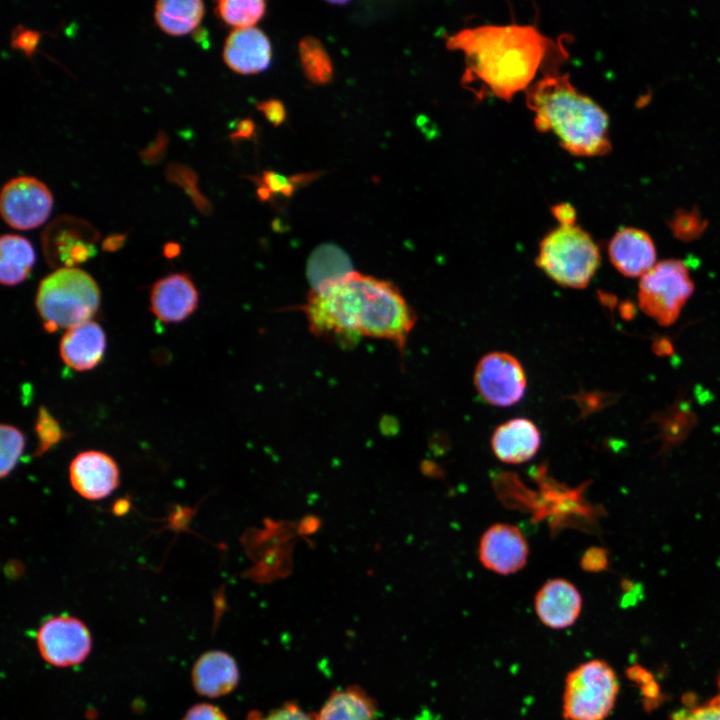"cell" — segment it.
Returning <instances> with one entry per match:
<instances>
[{
	"mask_svg": "<svg viewBox=\"0 0 720 720\" xmlns=\"http://www.w3.org/2000/svg\"><path fill=\"white\" fill-rule=\"evenodd\" d=\"M621 315L625 319H631L635 315V308L631 303H624L620 309Z\"/></svg>",
	"mask_w": 720,
	"mask_h": 720,
	"instance_id": "47",
	"label": "cell"
},
{
	"mask_svg": "<svg viewBox=\"0 0 720 720\" xmlns=\"http://www.w3.org/2000/svg\"><path fill=\"white\" fill-rule=\"evenodd\" d=\"M619 682L604 660L581 663L567 673L562 698L565 720H606L613 710Z\"/></svg>",
	"mask_w": 720,
	"mask_h": 720,
	"instance_id": "6",
	"label": "cell"
},
{
	"mask_svg": "<svg viewBox=\"0 0 720 720\" xmlns=\"http://www.w3.org/2000/svg\"><path fill=\"white\" fill-rule=\"evenodd\" d=\"M260 720H315V715L307 713L296 704L287 703L274 709Z\"/></svg>",
	"mask_w": 720,
	"mask_h": 720,
	"instance_id": "35",
	"label": "cell"
},
{
	"mask_svg": "<svg viewBox=\"0 0 720 720\" xmlns=\"http://www.w3.org/2000/svg\"><path fill=\"white\" fill-rule=\"evenodd\" d=\"M69 480L72 488L83 498L100 500L118 487L119 468L107 453L87 450L77 454L71 461Z\"/></svg>",
	"mask_w": 720,
	"mask_h": 720,
	"instance_id": "13",
	"label": "cell"
},
{
	"mask_svg": "<svg viewBox=\"0 0 720 720\" xmlns=\"http://www.w3.org/2000/svg\"><path fill=\"white\" fill-rule=\"evenodd\" d=\"M182 720H228V718L217 706L200 703L192 706Z\"/></svg>",
	"mask_w": 720,
	"mask_h": 720,
	"instance_id": "36",
	"label": "cell"
},
{
	"mask_svg": "<svg viewBox=\"0 0 720 720\" xmlns=\"http://www.w3.org/2000/svg\"><path fill=\"white\" fill-rule=\"evenodd\" d=\"M180 247L176 243H167L164 247V254L166 257L171 258L179 254Z\"/></svg>",
	"mask_w": 720,
	"mask_h": 720,
	"instance_id": "46",
	"label": "cell"
},
{
	"mask_svg": "<svg viewBox=\"0 0 720 720\" xmlns=\"http://www.w3.org/2000/svg\"><path fill=\"white\" fill-rule=\"evenodd\" d=\"M315 720H377V706L363 689L348 687L332 692Z\"/></svg>",
	"mask_w": 720,
	"mask_h": 720,
	"instance_id": "21",
	"label": "cell"
},
{
	"mask_svg": "<svg viewBox=\"0 0 720 720\" xmlns=\"http://www.w3.org/2000/svg\"><path fill=\"white\" fill-rule=\"evenodd\" d=\"M168 138L161 131L156 139L150 143L144 150L140 152V156L144 162L155 164L159 162L167 149Z\"/></svg>",
	"mask_w": 720,
	"mask_h": 720,
	"instance_id": "38",
	"label": "cell"
},
{
	"mask_svg": "<svg viewBox=\"0 0 720 720\" xmlns=\"http://www.w3.org/2000/svg\"><path fill=\"white\" fill-rule=\"evenodd\" d=\"M298 52L306 78L317 85L329 83L333 78V63L321 41L306 36L299 41Z\"/></svg>",
	"mask_w": 720,
	"mask_h": 720,
	"instance_id": "25",
	"label": "cell"
},
{
	"mask_svg": "<svg viewBox=\"0 0 720 720\" xmlns=\"http://www.w3.org/2000/svg\"><path fill=\"white\" fill-rule=\"evenodd\" d=\"M199 293L186 273H173L157 280L151 290L150 309L161 321L176 323L197 308Z\"/></svg>",
	"mask_w": 720,
	"mask_h": 720,
	"instance_id": "14",
	"label": "cell"
},
{
	"mask_svg": "<svg viewBox=\"0 0 720 720\" xmlns=\"http://www.w3.org/2000/svg\"><path fill=\"white\" fill-rule=\"evenodd\" d=\"M707 225V220L696 208L690 210L680 208L676 210L669 222L674 237L684 242L699 238Z\"/></svg>",
	"mask_w": 720,
	"mask_h": 720,
	"instance_id": "29",
	"label": "cell"
},
{
	"mask_svg": "<svg viewBox=\"0 0 720 720\" xmlns=\"http://www.w3.org/2000/svg\"><path fill=\"white\" fill-rule=\"evenodd\" d=\"M36 645L46 663L67 668L81 664L88 657L92 637L80 619L60 614L42 622L36 632Z\"/></svg>",
	"mask_w": 720,
	"mask_h": 720,
	"instance_id": "8",
	"label": "cell"
},
{
	"mask_svg": "<svg viewBox=\"0 0 720 720\" xmlns=\"http://www.w3.org/2000/svg\"><path fill=\"white\" fill-rule=\"evenodd\" d=\"M718 685H719V688H720V675H719V677H718Z\"/></svg>",
	"mask_w": 720,
	"mask_h": 720,
	"instance_id": "49",
	"label": "cell"
},
{
	"mask_svg": "<svg viewBox=\"0 0 720 720\" xmlns=\"http://www.w3.org/2000/svg\"><path fill=\"white\" fill-rule=\"evenodd\" d=\"M254 180L259 185L266 187L272 196L280 194L284 197H290L296 189L289 177L271 170L264 171L260 178L256 177Z\"/></svg>",
	"mask_w": 720,
	"mask_h": 720,
	"instance_id": "32",
	"label": "cell"
},
{
	"mask_svg": "<svg viewBox=\"0 0 720 720\" xmlns=\"http://www.w3.org/2000/svg\"><path fill=\"white\" fill-rule=\"evenodd\" d=\"M608 255L612 265L622 275L642 277L655 265L656 248L645 231L622 227L610 239Z\"/></svg>",
	"mask_w": 720,
	"mask_h": 720,
	"instance_id": "16",
	"label": "cell"
},
{
	"mask_svg": "<svg viewBox=\"0 0 720 720\" xmlns=\"http://www.w3.org/2000/svg\"><path fill=\"white\" fill-rule=\"evenodd\" d=\"M40 38V32L19 25L11 34V46L22 51L26 56H32L40 42Z\"/></svg>",
	"mask_w": 720,
	"mask_h": 720,
	"instance_id": "33",
	"label": "cell"
},
{
	"mask_svg": "<svg viewBox=\"0 0 720 720\" xmlns=\"http://www.w3.org/2000/svg\"><path fill=\"white\" fill-rule=\"evenodd\" d=\"M311 332L343 342L391 341L403 351L417 317L393 283L356 271L317 291L303 306Z\"/></svg>",
	"mask_w": 720,
	"mask_h": 720,
	"instance_id": "2",
	"label": "cell"
},
{
	"mask_svg": "<svg viewBox=\"0 0 720 720\" xmlns=\"http://www.w3.org/2000/svg\"><path fill=\"white\" fill-rule=\"evenodd\" d=\"M601 263L591 235L577 224L559 225L540 241L536 266L563 288L584 289Z\"/></svg>",
	"mask_w": 720,
	"mask_h": 720,
	"instance_id": "5",
	"label": "cell"
},
{
	"mask_svg": "<svg viewBox=\"0 0 720 720\" xmlns=\"http://www.w3.org/2000/svg\"><path fill=\"white\" fill-rule=\"evenodd\" d=\"M205 6L199 0H160L155 4L158 27L173 36L187 34L201 22Z\"/></svg>",
	"mask_w": 720,
	"mask_h": 720,
	"instance_id": "23",
	"label": "cell"
},
{
	"mask_svg": "<svg viewBox=\"0 0 720 720\" xmlns=\"http://www.w3.org/2000/svg\"><path fill=\"white\" fill-rule=\"evenodd\" d=\"M126 235L114 234L110 235L102 243V248L106 251H115L121 248L125 242Z\"/></svg>",
	"mask_w": 720,
	"mask_h": 720,
	"instance_id": "43",
	"label": "cell"
},
{
	"mask_svg": "<svg viewBox=\"0 0 720 720\" xmlns=\"http://www.w3.org/2000/svg\"><path fill=\"white\" fill-rule=\"evenodd\" d=\"M166 176L171 183L177 184L189 195L201 213L209 214L211 212V204L199 190L198 176L193 170L187 166L173 163L167 166Z\"/></svg>",
	"mask_w": 720,
	"mask_h": 720,
	"instance_id": "28",
	"label": "cell"
},
{
	"mask_svg": "<svg viewBox=\"0 0 720 720\" xmlns=\"http://www.w3.org/2000/svg\"><path fill=\"white\" fill-rule=\"evenodd\" d=\"M320 175H321L320 171L305 172V173H299V174L289 176V179L292 182V184L295 187H297V186L309 184L310 182L317 179Z\"/></svg>",
	"mask_w": 720,
	"mask_h": 720,
	"instance_id": "42",
	"label": "cell"
},
{
	"mask_svg": "<svg viewBox=\"0 0 720 720\" xmlns=\"http://www.w3.org/2000/svg\"><path fill=\"white\" fill-rule=\"evenodd\" d=\"M191 678L198 694L217 698L231 693L236 688L239 682V669L230 654L221 650H210L195 661Z\"/></svg>",
	"mask_w": 720,
	"mask_h": 720,
	"instance_id": "19",
	"label": "cell"
},
{
	"mask_svg": "<svg viewBox=\"0 0 720 720\" xmlns=\"http://www.w3.org/2000/svg\"><path fill=\"white\" fill-rule=\"evenodd\" d=\"M129 502L126 499H119L114 503L113 512L116 515H123L129 510Z\"/></svg>",
	"mask_w": 720,
	"mask_h": 720,
	"instance_id": "45",
	"label": "cell"
},
{
	"mask_svg": "<svg viewBox=\"0 0 720 720\" xmlns=\"http://www.w3.org/2000/svg\"><path fill=\"white\" fill-rule=\"evenodd\" d=\"M541 435L530 419L517 417L500 424L492 434L491 448L495 456L507 464H521L532 459L539 450Z\"/></svg>",
	"mask_w": 720,
	"mask_h": 720,
	"instance_id": "18",
	"label": "cell"
},
{
	"mask_svg": "<svg viewBox=\"0 0 720 720\" xmlns=\"http://www.w3.org/2000/svg\"><path fill=\"white\" fill-rule=\"evenodd\" d=\"M53 197L48 187L34 177L20 176L2 188L0 210L12 228L29 230L43 224L49 217Z\"/></svg>",
	"mask_w": 720,
	"mask_h": 720,
	"instance_id": "11",
	"label": "cell"
},
{
	"mask_svg": "<svg viewBox=\"0 0 720 720\" xmlns=\"http://www.w3.org/2000/svg\"><path fill=\"white\" fill-rule=\"evenodd\" d=\"M551 211L559 225L576 224V211L571 204L559 203L553 206Z\"/></svg>",
	"mask_w": 720,
	"mask_h": 720,
	"instance_id": "39",
	"label": "cell"
},
{
	"mask_svg": "<svg viewBox=\"0 0 720 720\" xmlns=\"http://www.w3.org/2000/svg\"><path fill=\"white\" fill-rule=\"evenodd\" d=\"M354 270L348 256L339 247L325 244L313 251L307 265L311 291L322 289Z\"/></svg>",
	"mask_w": 720,
	"mask_h": 720,
	"instance_id": "24",
	"label": "cell"
},
{
	"mask_svg": "<svg viewBox=\"0 0 720 720\" xmlns=\"http://www.w3.org/2000/svg\"><path fill=\"white\" fill-rule=\"evenodd\" d=\"M255 133V123L252 119L246 118L238 122L236 130L230 135L232 140L249 139Z\"/></svg>",
	"mask_w": 720,
	"mask_h": 720,
	"instance_id": "40",
	"label": "cell"
},
{
	"mask_svg": "<svg viewBox=\"0 0 720 720\" xmlns=\"http://www.w3.org/2000/svg\"><path fill=\"white\" fill-rule=\"evenodd\" d=\"M329 3L334 4V5H345L348 3V1H331Z\"/></svg>",
	"mask_w": 720,
	"mask_h": 720,
	"instance_id": "48",
	"label": "cell"
},
{
	"mask_svg": "<svg viewBox=\"0 0 720 720\" xmlns=\"http://www.w3.org/2000/svg\"><path fill=\"white\" fill-rule=\"evenodd\" d=\"M526 105L541 132L551 131L575 156H601L610 151L609 118L592 98L579 92L567 73L545 72L526 90Z\"/></svg>",
	"mask_w": 720,
	"mask_h": 720,
	"instance_id": "3",
	"label": "cell"
},
{
	"mask_svg": "<svg viewBox=\"0 0 720 720\" xmlns=\"http://www.w3.org/2000/svg\"><path fill=\"white\" fill-rule=\"evenodd\" d=\"M106 348V336L101 326L86 321L69 328L62 337L59 352L63 362L77 371L96 367Z\"/></svg>",
	"mask_w": 720,
	"mask_h": 720,
	"instance_id": "20",
	"label": "cell"
},
{
	"mask_svg": "<svg viewBox=\"0 0 720 720\" xmlns=\"http://www.w3.org/2000/svg\"><path fill=\"white\" fill-rule=\"evenodd\" d=\"M266 2L262 0H221L216 4L217 15L236 29L250 28L265 14Z\"/></svg>",
	"mask_w": 720,
	"mask_h": 720,
	"instance_id": "26",
	"label": "cell"
},
{
	"mask_svg": "<svg viewBox=\"0 0 720 720\" xmlns=\"http://www.w3.org/2000/svg\"><path fill=\"white\" fill-rule=\"evenodd\" d=\"M534 608L545 626L560 630L572 626L582 609V597L568 580L554 578L545 582L537 591Z\"/></svg>",
	"mask_w": 720,
	"mask_h": 720,
	"instance_id": "15",
	"label": "cell"
},
{
	"mask_svg": "<svg viewBox=\"0 0 720 720\" xmlns=\"http://www.w3.org/2000/svg\"><path fill=\"white\" fill-rule=\"evenodd\" d=\"M36 256L32 244L24 237L5 234L0 239V280L3 285L14 286L30 274Z\"/></svg>",
	"mask_w": 720,
	"mask_h": 720,
	"instance_id": "22",
	"label": "cell"
},
{
	"mask_svg": "<svg viewBox=\"0 0 720 720\" xmlns=\"http://www.w3.org/2000/svg\"><path fill=\"white\" fill-rule=\"evenodd\" d=\"M256 107L275 127L281 125L286 119V109L283 103L278 99H269L258 102Z\"/></svg>",
	"mask_w": 720,
	"mask_h": 720,
	"instance_id": "37",
	"label": "cell"
},
{
	"mask_svg": "<svg viewBox=\"0 0 720 720\" xmlns=\"http://www.w3.org/2000/svg\"><path fill=\"white\" fill-rule=\"evenodd\" d=\"M99 233L88 222L62 216L50 223L42 234V247L47 263L54 268H75L96 253Z\"/></svg>",
	"mask_w": 720,
	"mask_h": 720,
	"instance_id": "10",
	"label": "cell"
},
{
	"mask_svg": "<svg viewBox=\"0 0 720 720\" xmlns=\"http://www.w3.org/2000/svg\"><path fill=\"white\" fill-rule=\"evenodd\" d=\"M473 382L482 400L496 407H509L519 402L527 388L521 362L507 352H490L478 361Z\"/></svg>",
	"mask_w": 720,
	"mask_h": 720,
	"instance_id": "9",
	"label": "cell"
},
{
	"mask_svg": "<svg viewBox=\"0 0 720 720\" xmlns=\"http://www.w3.org/2000/svg\"><path fill=\"white\" fill-rule=\"evenodd\" d=\"M529 548L520 529L508 523H496L482 535L479 559L482 565L497 574L510 575L527 563Z\"/></svg>",
	"mask_w": 720,
	"mask_h": 720,
	"instance_id": "12",
	"label": "cell"
},
{
	"mask_svg": "<svg viewBox=\"0 0 720 720\" xmlns=\"http://www.w3.org/2000/svg\"><path fill=\"white\" fill-rule=\"evenodd\" d=\"M35 431L38 438L36 456L42 455L63 438L59 423L43 406L38 410Z\"/></svg>",
	"mask_w": 720,
	"mask_h": 720,
	"instance_id": "30",
	"label": "cell"
},
{
	"mask_svg": "<svg viewBox=\"0 0 720 720\" xmlns=\"http://www.w3.org/2000/svg\"><path fill=\"white\" fill-rule=\"evenodd\" d=\"M320 527V520L312 515L304 517L298 525V533L301 535H311Z\"/></svg>",
	"mask_w": 720,
	"mask_h": 720,
	"instance_id": "41",
	"label": "cell"
},
{
	"mask_svg": "<svg viewBox=\"0 0 720 720\" xmlns=\"http://www.w3.org/2000/svg\"><path fill=\"white\" fill-rule=\"evenodd\" d=\"M271 58L269 38L258 28L235 29L225 41L223 59L236 73L250 75L265 71Z\"/></svg>",
	"mask_w": 720,
	"mask_h": 720,
	"instance_id": "17",
	"label": "cell"
},
{
	"mask_svg": "<svg viewBox=\"0 0 720 720\" xmlns=\"http://www.w3.org/2000/svg\"><path fill=\"white\" fill-rule=\"evenodd\" d=\"M446 46L463 53L467 88L478 97L492 94L507 101L526 90L546 64L555 68L558 58L552 55L567 56L536 26L517 23L463 28L446 38Z\"/></svg>",
	"mask_w": 720,
	"mask_h": 720,
	"instance_id": "1",
	"label": "cell"
},
{
	"mask_svg": "<svg viewBox=\"0 0 720 720\" xmlns=\"http://www.w3.org/2000/svg\"><path fill=\"white\" fill-rule=\"evenodd\" d=\"M580 566L588 572H601L608 568L609 558L607 550L601 547L587 549L580 560Z\"/></svg>",
	"mask_w": 720,
	"mask_h": 720,
	"instance_id": "34",
	"label": "cell"
},
{
	"mask_svg": "<svg viewBox=\"0 0 720 720\" xmlns=\"http://www.w3.org/2000/svg\"><path fill=\"white\" fill-rule=\"evenodd\" d=\"M653 351L658 355L671 354L673 351L671 342L666 338L658 339L653 344Z\"/></svg>",
	"mask_w": 720,
	"mask_h": 720,
	"instance_id": "44",
	"label": "cell"
},
{
	"mask_svg": "<svg viewBox=\"0 0 720 720\" xmlns=\"http://www.w3.org/2000/svg\"><path fill=\"white\" fill-rule=\"evenodd\" d=\"M95 280L78 268H60L39 284L35 305L46 331L90 321L100 305Z\"/></svg>",
	"mask_w": 720,
	"mask_h": 720,
	"instance_id": "4",
	"label": "cell"
},
{
	"mask_svg": "<svg viewBox=\"0 0 720 720\" xmlns=\"http://www.w3.org/2000/svg\"><path fill=\"white\" fill-rule=\"evenodd\" d=\"M0 475L8 476L15 468L25 447V437L21 430L10 424H1Z\"/></svg>",
	"mask_w": 720,
	"mask_h": 720,
	"instance_id": "27",
	"label": "cell"
},
{
	"mask_svg": "<svg viewBox=\"0 0 720 720\" xmlns=\"http://www.w3.org/2000/svg\"><path fill=\"white\" fill-rule=\"evenodd\" d=\"M672 720H720V695L702 705L674 713Z\"/></svg>",
	"mask_w": 720,
	"mask_h": 720,
	"instance_id": "31",
	"label": "cell"
},
{
	"mask_svg": "<svg viewBox=\"0 0 720 720\" xmlns=\"http://www.w3.org/2000/svg\"><path fill=\"white\" fill-rule=\"evenodd\" d=\"M694 292V283L685 263L666 259L641 277L638 290L640 309L662 326L678 319Z\"/></svg>",
	"mask_w": 720,
	"mask_h": 720,
	"instance_id": "7",
	"label": "cell"
}]
</instances>
